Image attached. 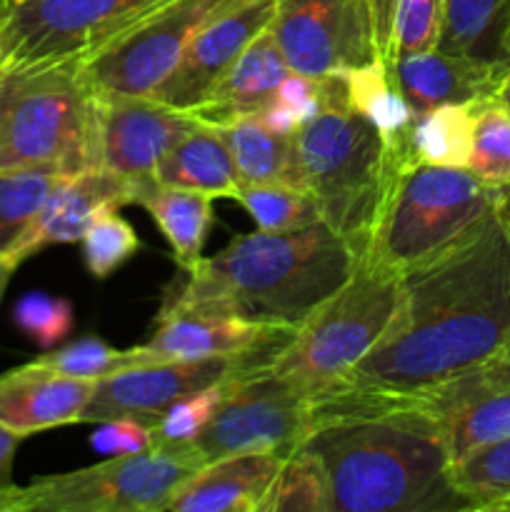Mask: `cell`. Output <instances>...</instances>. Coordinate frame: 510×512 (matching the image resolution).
Returning <instances> with one entry per match:
<instances>
[{
	"label": "cell",
	"instance_id": "cell-1",
	"mask_svg": "<svg viewBox=\"0 0 510 512\" xmlns=\"http://www.w3.org/2000/svg\"><path fill=\"white\" fill-rule=\"evenodd\" d=\"M510 330V225L478 233L400 278L393 320L343 393L415 395L483 365Z\"/></svg>",
	"mask_w": 510,
	"mask_h": 512
},
{
	"label": "cell",
	"instance_id": "cell-37",
	"mask_svg": "<svg viewBox=\"0 0 510 512\" xmlns=\"http://www.w3.org/2000/svg\"><path fill=\"white\" fill-rule=\"evenodd\" d=\"M13 323L43 350L55 348L70 335L75 325L73 303L68 298H55L48 293L23 295L13 308Z\"/></svg>",
	"mask_w": 510,
	"mask_h": 512
},
{
	"label": "cell",
	"instance_id": "cell-36",
	"mask_svg": "<svg viewBox=\"0 0 510 512\" xmlns=\"http://www.w3.org/2000/svg\"><path fill=\"white\" fill-rule=\"evenodd\" d=\"M80 243H83L85 268L98 280L110 278L143 248L135 228L123 215H118V210H103L88 225Z\"/></svg>",
	"mask_w": 510,
	"mask_h": 512
},
{
	"label": "cell",
	"instance_id": "cell-21",
	"mask_svg": "<svg viewBox=\"0 0 510 512\" xmlns=\"http://www.w3.org/2000/svg\"><path fill=\"white\" fill-rule=\"evenodd\" d=\"M290 73L293 70L273 30L265 28L230 65L228 73L208 93V98L188 113L208 128H218L245 115H258L273 100L275 90Z\"/></svg>",
	"mask_w": 510,
	"mask_h": 512
},
{
	"label": "cell",
	"instance_id": "cell-7",
	"mask_svg": "<svg viewBox=\"0 0 510 512\" xmlns=\"http://www.w3.org/2000/svg\"><path fill=\"white\" fill-rule=\"evenodd\" d=\"M398 300V275L360 260L348 283L308 315L265 368L313 403L335 398L350 370L383 338Z\"/></svg>",
	"mask_w": 510,
	"mask_h": 512
},
{
	"label": "cell",
	"instance_id": "cell-22",
	"mask_svg": "<svg viewBox=\"0 0 510 512\" xmlns=\"http://www.w3.org/2000/svg\"><path fill=\"white\" fill-rule=\"evenodd\" d=\"M288 455L250 453L220 458L190 475L163 512H250L268 493Z\"/></svg>",
	"mask_w": 510,
	"mask_h": 512
},
{
	"label": "cell",
	"instance_id": "cell-13",
	"mask_svg": "<svg viewBox=\"0 0 510 512\" xmlns=\"http://www.w3.org/2000/svg\"><path fill=\"white\" fill-rule=\"evenodd\" d=\"M273 355H245V358L170 360L125 370L95 383L93 398L80 423H105L115 418H135L153 425L165 410L188 395L220 383L235 370L253 363H268Z\"/></svg>",
	"mask_w": 510,
	"mask_h": 512
},
{
	"label": "cell",
	"instance_id": "cell-35",
	"mask_svg": "<svg viewBox=\"0 0 510 512\" xmlns=\"http://www.w3.org/2000/svg\"><path fill=\"white\" fill-rule=\"evenodd\" d=\"M245 368H250V365H245ZM240 370H235L233 375L223 378L220 383L210 385V388L188 395V398L170 405V408L165 410L153 425H150L153 448H185V445H193L195 438L203 433L205 425H208L210 418H213L215 408H218L220 400H223L230 380H233Z\"/></svg>",
	"mask_w": 510,
	"mask_h": 512
},
{
	"label": "cell",
	"instance_id": "cell-9",
	"mask_svg": "<svg viewBox=\"0 0 510 512\" xmlns=\"http://www.w3.org/2000/svg\"><path fill=\"white\" fill-rule=\"evenodd\" d=\"M250 365L230 380L223 400L195 438L205 465L250 453L293 455L313 433V400L288 380Z\"/></svg>",
	"mask_w": 510,
	"mask_h": 512
},
{
	"label": "cell",
	"instance_id": "cell-19",
	"mask_svg": "<svg viewBox=\"0 0 510 512\" xmlns=\"http://www.w3.org/2000/svg\"><path fill=\"white\" fill-rule=\"evenodd\" d=\"M388 68L413 113H425L440 105H480L498 100L500 88L510 75L508 63H483L448 55L438 48L405 55Z\"/></svg>",
	"mask_w": 510,
	"mask_h": 512
},
{
	"label": "cell",
	"instance_id": "cell-27",
	"mask_svg": "<svg viewBox=\"0 0 510 512\" xmlns=\"http://www.w3.org/2000/svg\"><path fill=\"white\" fill-rule=\"evenodd\" d=\"M475 108L478 105H440L425 113H413L403 135L405 168H468Z\"/></svg>",
	"mask_w": 510,
	"mask_h": 512
},
{
	"label": "cell",
	"instance_id": "cell-47",
	"mask_svg": "<svg viewBox=\"0 0 510 512\" xmlns=\"http://www.w3.org/2000/svg\"><path fill=\"white\" fill-rule=\"evenodd\" d=\"M498 100L505 105V108L510 110V75H508V80H505V83H503V88H500Z\"/></svg>",
	"mask_w": 510,
	"mask_h": 512
},
{
	"label": "cell",
	"instance_id": "cell-4",
	"mask_svg": "<svg viewBox=\"0 0 510 512\" xmlns=\"http://www.w3.org/2000/svg\"><path fill=\"white\" fill-rule=\"evenodd\" d=\"M323 80V110L293 135L295 180L313 195L328 223L363 258L395 180L405 168L403 150L348 108L340 75Z\"/></svg>",
	"mask_w": 510,
	"mask_h": 512
},
{
	"label": "cell",
	"instance_id": "cell-10",
	"mask_svg": "<svg viewBox=\"0 0 510 512\" xmlns=\"http://www.w3.org/2000/svg\"><path fill=\"white\" fill-rule=\"evenodd\" d=\"M163 0H0L3 65L83 60Z\"/></svg>",
	"mask_w": 510,
	"mask_h": 512
},
{
	"label": "cell",
	"instance_id": "cell-23",
	"mask_svg": "<svg viewBox=\"0 0 510 512\" xmlns=\"http://www.w3.org/2000/svg\"><path fill=\"white\" fill-rule=\"evenodd\" d=\"M130 205L148 210L163 238L168 240L180 270H193L203 260L205 240L213 225V198L195 190L168 188L158 180L135 183Z\"/></svg>",
	"mask_w": 510,
	"mask_h": 512
},
{
	"label": "cell",
	"instance_id": "cell-18",
	"mask_svg": "<svg viewBox=\"0 0 510 512\" xmlns=\"http://www.w3.org/2000/svg\"><path fill=\"white\" fill-rule=\"evenodd\" d=\"M130 205V183L103 168L68 175L50 193L40 213L23 233V238L5 253L20 265L48 245L80 243L88 225L103 210H120Z\"/></svg>",
	"mask_w": 510,
	"mask_h": 512
},
{
	"label": "cell",
	"instance_id": "cell-14",
	"mask_svg": "<svg viewBox=\"0 0 510 512\" xmlns=\"http://www.w3.org/2000/svg\"><path fill=\"white\" fill-rule=\"evenodd\" d=\"M275 0H228L198 28L173 73L150 98L178 110H193L245 48L270 28Z\"/></svg>",
	"mask_w": 510,
	"mask_h": 512
},
{
	"label": "cell",
	"instance_id": "cell-26",
	"mask_svg": "<svg viewBox=\"0 0 510 512\" xmlns=\"http://www.w3.org/2000/svg\"><path fill=\"white\" fill-rule=\"evenodd\" d=\"M213 130L228 148L240 185H298L293 138H285V135L265 128L260 115L235 118Z\"/></svg>",
	"mask_w": 510,
	"mask_h": 512
},
{
	"label": "cell",
	"instance_id": "cell-48",
	"mask_svg": "<svg viewBox=\"0 0 510 512\" xmlns=\"http://www.w3.org/2000/svg\"><path fill=\"white\" fill-rule=\"evenodd\" d=\"M0 512H13V510H10L8 505H3V503H0Z\"/></svg>",
	"mask_w": 510,
	"mask_h": 512
},
{
	"label": "cell",
	"instance_id": "cell-17",
	"mask_svg": "<svg viewBox=\"0 0 510 512\" xmlns=\"http://www.w3.org/2000/svg\"><path fill=\"white\" fill-rule=\"evenodd\" d=\"M295 330L245 323L225 315L195 313V310L160 305L155 328L145 348L163 360H208L245 358V355H275Z\"/></svg>",
	"mask_w": 510,
	"mask_h": 512
},
{
	"label": "cell",
	"instance_id": "cell-6",
	"mask_svg": "<svg viewBox=\"0 0 510 512\" xmlns=\"http://www.w3.org/2000/svg\"><path fill=\"white\" fill-rule=\"evenodd\" d=\"M500 198L503 190L468 168L403 170L360 260L403 278L478 233L498 213Z\"/></svg>",
	"mask_w": 510,
	"mask_h": 512
},
{
	"label": "cell",
	"instance_id": "cell-33",
	"mask_svg": "<svg viewBox=\"0 0 510 512\" xmlns=\"http://www.w3.org/2000/svg\"><path fill=\"white\" fill-rule=\"evenodd\" d=\"M468 170L493 188H510V110L500 100L475 108Z\"/></svg>",
	"mask_w": 510,
	"mask_h": 512
},
{
	"label": "cell",
	"instance_id": "cell-42",
	"mask_svg": "<svg viewBox=\"0 0 510 512\" xmlns=\"http://www.w3.org/2000/svg\"><path fill=\"white\" fill-rule=\"evenodd\" d=\"M478 370L493 383L510 385V330L503 343H500V348L483 365H478Z\"/></svg>",
	"mask_w": 510,
	"mask_h": 512
},
{
	"label": "cell",
	"instance_id": "cell-8",
	"mask_svg": "<svg viewBox=\"0 0 510 512\" xmlns=\"http://www.w3.org/2000/svg\"><path fill=\"white\" fill-rule=\"evenodd\" d=\"M205 465L193 445L150 448L90 468L43 475L0 490L13 512H163L180 485Z\"/></svg>",
	"mask_w": 510,
	"mask_h": 512
},
{
	"label": "cell",
	"instance_id": "cell-20",
	"mask_svg": "<svg viewBox=\"0 0 510 512\" xmlns=\"http://www.w3.org/2000/svg\"><path fill=\"white\" fill-rule=\"evenodd\" d=\"M98 380L68 378L28 363L0 375V425L18 438L83 420Z\"/></svg>",
	"mask_w": 510,
	"mask_h": 512
},
{
	"label": "cell",
	"instance_id": "cell-15",
	"mask_svg": "<svg viewBox=\"0 0 510 512\" xmlns=\"http://www.w3.org/2000/svg\"><path fill=\"white\" fill-rule=\"evenodd\" d=\"M195 125L188 110L170 108L153 98L98 95L100 168L130 183L155 180L163 155Z\"/></svg>",
	"mask_w": 510,
	"mask_h": 512
},
{
	"label": "cell",
	"instance_id": "cell-41",
	"mask_svg": "<svg viewBox=\"0 0 510 512\" xmlns=\"http://www.w3.org/2000/svg\"><path fill=\"white\" fill-rule=\"evenodd\" d=\"M258 115H260V120L265 123V128L273 130V133H278V135H285V138H293V135L303 128V123H300V118L295 115V110H290L288 105L280 103L278 98L270 100V103L265 105Z\"/></svg>",
	"mask_w": 510,
	"mask_h": 512
},
{
	"label": "cell",
	"instance_id": "cell-31",
	"mask_svg": "<svg viewBox=\"0 0 510 512\" xmlns=\"http://www.w3.org/2000/svg\"><path fill=\"white\" fill-rule=\"evenodd\" d=\"M250 512H333L320 460L310 450H295Z\"/></svg>",
	"mask_w": 510,
	"mask_h": 512
},
{
	"label": "cell",
	"instance_id": "cell-5",
	"mask_svg": "<svg viewBox=\"0 0 510 512\" xmlns=\"http://www.w3.org/2000/svg\"><path fill=\"white\" fill-rule=\"evenodd\" d=\"M100 168L98 95L80 60L3 65L0 70V170Z\"/></svg>",
	"mask_w": 510,
	"mask_h": 512
},
{
	"label": "cell",
	"instance_id": "cell-16",
	"mask_svg": "<svg viewBox=\"0 0 510 512\" xmlns=\"http://www.w3.org/2000/svg\"><path fill=\"white\" fill-rule=\"evenodd\" d=\"M435 420L450 465L510 438V385H498L478 368L410 395Z\"/></svg>",
	"mask_w": 510,
	"mask_h": 512
},
{
	"label": "cell",
	"instance_id": "cell-2",
	"mask_svg": "<svg viewBox=\"0 0 510 512\" xmlns=\"http://www.w3.org/2000/svg\"><path fill=\"white\" fill-rule=\"evenodd\" d=\"M303 448L323 465L333 512H448L465 505L450 488L438 425L410 395L318 400Z\"/></svg>",
	"mask_w": 510,
	"mask_h": 512
},
{
	"label": "cell",
	"instance_id": "cell-46",
	"mask_svg": "<svg viewBox=\"0 0 510 512\" xmlns=\"http://www.w3.org/2000/svg\"><path fill=\"white\" fill-rule=\"evenodd\" d=\"M500 218L510 225V188L503 190V198H500V208H498Z\"/></svg>",
	"mask_w": 510,
	"mask_h": 512
},
{
	"label": "cell",
	"instance_id": "cell-25",
	"mask_svg": "<svg viewBox=\"0 0 510 512\" xmlns=\"http://www.w3.org/2000/svg\"><path fill=\"white\" fill-rule=\"evenodd\" d=\"M438 50L510 65V0H443Z\"/></svg>",
	"mask_w": 510,
	"mask_h": 512
},
{
	"label": "cell",
	"instance_id": "cell-34",
	"mask_svg": "<svg viewBox=\"0 0 510 512\" xmlns=\"http://www.w3.org/2000/svg\"><path fill=\"white\" fill-rule=\"evenodd\" d=\"M448 480L465 503L510 500V438L450 465Z\"/></svg>",
	"mask_w": 510,
	"mask_h": 512
},
{
	"label": "cell",
	"instance_id": "cell-49",
	"mask_svg": "<svg viewBox=\"0 0 510 512\" xmlns=\"http://www.w3.org/2000/svg\"><path fill=\"white\" fill-rule=\"evenodd\" d=\"M0 70H3V55H0Z\"/></svg>",
	"mask_w": 510,
	"mask_h": 512
},
{
	"label": "cell",
	"instance_id": "cell-43",
	"mask_svg": "<svg viewBox=\"0 0 510 512\" xmlns=\"http://www.w3.org/2000/svg\"><path fill=\"white\" fill-rule=\"evenodd\" d=\"M20 440L15 433H10L8 428L0 425V490H5L8 485H13V460H15V450H18Z\"/></svg>",
	"mask_w": 510,
	"mask_h": 512
},
{
	"label": "cell",
	"instance_id": "cell-32",
	"mask_svg": "<svg viewBox=\"0 0 510 512\" xmlns=\"http://www.w3.org/2000/svg\"><path fill=\"white\" fill-rule=\"evenodd\" d=\"M235 200L248 210L258 230H268V233L308 228V225L320 220L313 195L305 188H298V185H240Z\"/></svg>",
	"mask_w": 510,
	"mask_h": 512
},
{
	"label": "cell",
	"instance_id": "cell-45",
	"mask_svg": "<svg viewBox=\"0 0 510 512\" xmlns=\"http://www.w3.org/2000/svg\"><path fill=\"white\" fill-rule=\"evenodd\" d=\"M15 268H18V265H15L13 260H10V258H5V255H0V300H3V295H5V288H8V283H10V275L15 273Z\"/></svg>",
	"mask_w": 510,
	"mask_h": 512
},
{
	"label": "cell",
	"instance_id": "cell-3",
	"mask_svg": "<svg viewBox=\"0 0 510 512\" xmlns=\"http://www.w3.org/2000/svg\"><path fill=\"white\" fill-rule=\"evenodd\" d=\"M360 255L328 223L235 235L193 270H180L163 305L298 330L355 273Z\"/></svg>",
	"mask_w": 510,
	"mask_h": 512
},
{
	"label": "cell",
	"instance_id": "cell-24",
	"mask_svg": "<svg viewBox=\"0 0 510 512\" xmlns=\"http://www.w3.org/2000/svg\"><path fill=\"white\" fill-rule=\"evenodd\" d=\"M155 180L168 188L195 190L210 198L235 200L240 190V180L223 138L198 120L163 155L155 168Z\"/></svg>",
	"mask_w": 510,
	"mask_h": 512
},
{
	"label": "cell",
	"instance_id": "cell-30",
	"mask_svg": "<svg viewBox=\"0 0 510 512\" xmlns=\"http://www.w3.org/2000/svg\"><path fill=\"white\" fill-rule=\"evenodd\" d=\"M33 363L40 365V368L53 370V373L68 375V378L103 380L110 378V375L125 373V370L168 363V360L155 355L153 350H148L145 345L120 350L110 348V345L103 343L100 338H83L65 345V348L48 350L45 355L35 358Z\"/></svg>",
	"mask_w": 510,
	"mask_h": 512
},
{
	"label": "cell",
	"instance_id": "cell-39",
	"mask_svg": "<svg viewBox=\"0 0 510 512\" xmlns=\"http://www.w3.org/2000/svg\"><path fill=\"white\" fill-rule=\"evenodd\" d=\"M90 445L108 458H123V455H138L153 448L150 425L135 418H115L98 423L95 433L90 435Z\"/></svg>",
	"mask_w": 510,
	"mask_h": 512
},
{
	"label": "cell",
	"instance_id": "cell-12",
	"mask_svg": "<svg viewBox=\"0 0 510 512\" xmlns=\"http://www.w3.org/2000/svg\"><path fill=\"white\" fill-rule=\"evenodd\" d=\"M270 30L290 70L308 78L380 60L370 0H275Z\"/></svg>",
	"mask_w": 510,
	"mask_h": 512
},
{
	"label": "cell",
	"instance_id": "cell-28",
	"mask_svg": "<svg viewBox=\"0 0 510 512\" xmlns=\"http://www.w3.org/2000/svg\"><path fill=\"white\" fill-rule=\"evenodd\" d=\"M338 75L343 80L348 108L368 120L385 143L403 150V135L413 118V110L400 95L388 65L383 60H375L363 68L345 70Z\"/></svg>",
	"mask_w": 510,
	"mask_h": 512
},
{
	"label": "cell",
	"instance_id": "cell-38",
	"mask_svg": "<svg viewBox=\"0 0 510 512\" xmlns=\"http://www.w3.org/2000/svg\"><path fill=\"white\" fill-rule=\"evenodd\" d=\"M443 30V0H395L393 60L438 48Z\"/></svg>",
	"mask_w": 510,
	"mask_h": 512
},
{
	"label": "cell",
	"instance_id": "cell-40",
	"mask_svg": "<svg viewBox=\"0 0 510 512\" xmlns=\"http://www.w3.org/2000/svg\"><path fill=\"white\" fill-rule=\"evenodd\" d=\"M273 98H278L280 103H285L290 110H295L300 123L305 125L323 110V80L308 78V75L300 73H290L288 78L280 83V88L275 90Z\"/></svg>",
	"mask_w": 510,
	"mask_h": 512
},
{
	"label": "cell",
	"instance_id": "cell-11",
	"mask_svg": "<svg viewBox=\"0 0 510 512\" xmlns=\"http://www.w3.org/2000/svg\"><path fill=\"white\" fill-rule=\"evenodd\" d=\"M228 0H163L80 60L95 95L150 98L183 58L200 25Z\"/></svg>",
	"mask_w": 510,
	"mask_h": 512
},
{
	"label": "cell",
	"instance_id": "cell-29",
	"mask_svg": "<svg viewBox=\"0 0 510 512\" xmlns=\"http://www.w3.org/2000/svg\"><path fill=\"white\" fill-rule=\"evenodd\" d=\"M68 175L50 165L20 170H0V255L8 253L58 183Z\"/></svg>",
	"mask_w": 510,
	"mask_h": 512
},
{
	"label": "cell",
	"instance_id": "cell-44",
	"mask_svg": "<svg viewBox=\"0 0 510 512\" xmlns=\"http://www.w3.org/2000/svg\"><path fill=\"white\" fill-rule=\"evenodd\" d=\"M448 512H510V500H488V503H465Z\"/></svg>",
	"mask_w": 510,
	"mask_h": 512
}]
</instances>
